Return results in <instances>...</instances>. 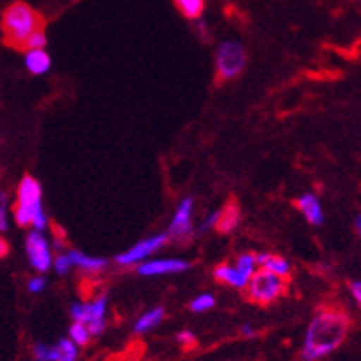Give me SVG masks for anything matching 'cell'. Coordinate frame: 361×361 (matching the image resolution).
<instances>
[{"instance_id": "6da1fadb", "label": "cell", "mask_w": 361, "mask_h": 361, "mask_svg": "<svg viewBox=\"0 0 361 361\" xmlns=\"http://www.w3.org/2000/svg\"><path fill=\"white\" fill-rule=\"evenodd\" d=\"M350 317L339 306H323L315 312L306 330L300 356L305 361H319L341 347L350 332Z\"/></svg>"}, {"instance_id": "7a4b0ae2", "label": "cell", "mask_w": 361, "mask_h": 361, "mask_svg": "<svg viewBox=\"0 0 361 361\" xmlns=\"http://www.w3.org/2000/svg\"><path fill=\"white\" fill-rule=\"evenodd\" d=\"M44 23L41 15L26 2H13L2 13V32L6 43L15 48H23L30 35L43 30Z\"/></svg>"}, {"instance_id": "3957f363", "label": "cell", "mask_w": 361, "mask_h": 361, "mask_svg": "<svg viewBox=\"0 0 361 361\" xmlns=\"http://www.w3.org/2000/svg\"><path fill=\"white\" fill-rule=\"evenodd\" d=\"M41 185L32 176H24L17 188V203L13 207V219L19 227H30L34 221V216L39 210H43L41 204Z\"/></svg>"}, {"instance_id": "277c9868", "label": "cell", "mask_w": 361, "mask_h": 361, "mask_svg": "<svg viewBox=\"0 0 361 361\" xmlns=\"http://www.w3.org/2000/svg\"><path fill=\"white\" fill-rule=\"evenodd\" d=\"M286 291H288V282L284 281V276L275 275L262 267L260 271H255L249 279L247 299L260 306H267L281 299Z\"/></svg>"}, {"instance_id": "5b68a950", "label": "cell", "mask_w": 361, "mask_h": 361, "mask_svg": "<svg viewBox=\"0 0 361 361\" xmlns=\"http://www.w3.org/2000/svg\"><path fill=\"white\" fill-rule=\"evenodd\" d=\"M247 63V56L245 50L240 43L234 41H227L221 43L216 54V71H218V80L219 81H228L240 76L245 68Z\"/></svg>"}, {"instance_id": "8992f818", "label": "cell", "mask_w": 361, "mask_h": 361, "mask_svg": "<svg viewBox=\"0 0 361 361\" xmlns=\"http://www.w3.org/2000/svg\"><path fill=\"white\" fill-rule=\"evenodd\" d=\"M105 305H107L105 295L90 305H74L71 310L74 323L85 324L90 336H100L105 330Z\"/></svg>"}, {"instance_id": "52a82bcc", "label": "cell", "mask_w": 361, "mask_h": 361, "mask_svg": "<svg viewBox=\"0 0 361 361\" xmlns=\"http://www.w3.org/2000/svg\"><path fill=\"white\" fill-rule=\"evenodd\" d=\"M26 255L32 267L37 271H47L52 264V255L48 247V240L41 234V231H32L26 236Z\"/></svg>"}, {"instance_id": "ba28073f", "label": "cell", "mask_w": 361, "mask_h": 361, "mask_svg": "<svg viewBox=\"0 0 361 361\" xmlns=\"http://www.w3.org/2000/svg\"><path fill=\"white\" fill-rule=\"evenodd\" d=\"M168 238H170L168 234H157V236L147 238V240L137 243V245L129 249V251L118 255V257H116V262H118V264H122V266H131V264H137L138 260L146 258L149 252H155L159 247H162V245L168 242Z\"/></svg>"}, {"instance_id": "9c48e42d", "label": "cell", "mask_w": 361, "mask_h": 361, "mask_svg": "<svg viewBox=\"0 0 361 361\" xmlns=\"http://www.w3.org/2000/svg\"><path fill=\"white\" fill-rule=\"evenodd\" d=\"M190 212H192V200L186 197L183 203L179 204V209L176 212V218L171 221L170 234L168 236L176 238V240H186L192 234V224H190Z\"/></svg>"}, {"instance_id": "30bf717a", "label": "cell", "mask_w": 361, "mask_h": 361, "mask_svg": "<svg viewBox=\"0 0 361 361\" xmlns=\"http://www.w3.org/2000/svg\"><path fill=\"white\" fill-rule=\"evenodd\" d=\"M297 209L305 214L306 221L314 227H319V225L324 224V214H323V207L319 203L317 195L315 194H305L300 195L299 200L295 201Z\"/></svg>"}, {"instance_id": "8fae6325", "label": "cell", "mask_w": 361, "mask_h": 361, "mask_svg": "<svg viewBox=\"0 0 361 361\" xmlns=\"http://www.w3.org/2000/svg\"><path fill=\"white\" fill-rule=\"evenodd\" d=\"M190 269V262L186 260H155L147 262L138 267L140 275H164V273H179Z\"/></svg>"}, {"instance_id": "7c38bea8", "label": "cell", "mask_w": 361, "mask_h": 361, "mask_svg": "<svg viewBox=\"0 0 361 361\" xmlns=\"http://www.w3.org/2000/svg\"><path fill=\"white\" fill-rule=\"evenodd\" d=\"M238 221H240V207H238L236 200H231L224 209L219 210L218 221H216V231L219 234L233 233L236 228Z\"/></svg>"}, {"instance_id": "4fadbf2b", "label": "cell", "mask_w": 361, "mask_h": 361, "mask_svg": "<svg viewBox=\"0 0 361 361\" xmlns=\"http://www.w3.org/2000/svg\"><path fill=\"white\" fill-rule=\"evenodd\" d=\"M257 262L260 264L264 269L271 271L279 276H290V262L286 260L284 257H279V255H267V252H262L257 255Z\"/></svg>"}, {"instance_id": "5bb4252c", "label": "cell", "mask_w": 361, "mask_h": 361, "mask_svg": "<svg viewBox=\"0 0 361 361\" xmlns=\"http://www.w3.org/2000/svg\"><path fill=\"white\" fill-rule=\"evenodd\" d=\"M216 281L225 282V284H231L234 288H245L249 282V279L243 273L236 269V267H231L228 264H219L214 269Z\"/></svg>"}, {"instance_id": "9a60e30c", "label": "cell", "mask_w": 361, "mask_h": 361, "mask_svg": "<svg viewBox=\"0 0 361 361\" xmlns=\"http://www.w3.org/2000/svg\"><path fill=\"white\" fill-rule=\"evenodd\" d=\"M50 63H52V59L44 50H30L24 57V65L35 76H41V74L50 71Z\"/></svg>"}, {"instance_id": "2e32d148", "label": "cell", "mask_w": 361, "mask_h": 361, "mask_svg": "<svg viewBox=\"0 0 361 361\" xmlns=\"http://www.w3.org/2000/svg\"><path fill=\"white\" fill-rule=\"evenodd\" d=\"M71 258L72 264H76V266L83 267L87 271H100L107 266V260L104 258H94V257H89L85 252H80V251H71L67 255Z\"/></svg>"}, {"instance_id": "e0dca14e", "label": "cell", "mask_w": 361, "mask_h": 361, "mask_svg": "<svg viewBox=\"0 0 361 361\" xmlns=\"http://www.w3.org/2000/svg\"><path fill=\"white\" fill-rule=\"evenodd\" d=\"M162 319H164V310L162 308L149 310L147 314H144L142 317L138 319L137 323H135V332L137 334L149 332V330H153V328L161 324Z\"/></svg>"}, {"instance_id": "ac0fdd59", "label": "cell", "mask_w": 361, "mask_h": 361, "mask_svg": "<svg viewBox=\"0 0 361 361\" xmlns=\"http://www.w3.org/2000/svg\"><path fill=\"white\" fill-rule=\"evenodd\" d=\"M78 347L71 339H59L52 347V361H76Z\"/></svg>"}, {"instance_id": "d6986e66", "label": "cell", "mask_w": 361, "mask_h": 361, "mask_svg": "<svg viewBox=\"0 0 361 361\" xmlns=\"http://www.w3.org/2000/svg\"><path fill=\"white\" fill-rule=\"evenodd\" d=\"M176 6L177 10L190 20L201 19L204 11V0H176Z\"/></svg>"}, {"instance_id": "ffe728a7", "label": "cell", "mask_w": 361, "mask_h": 361, "mask_svg": "<svg viewBox=\"0 0 361 361\" xmlns=\"http://www.w3.org/2000/svg\"><path fill=\"white\" fill-rule=\"evenodd\" d=\"M68 334H71V341L74 343L76 347H85L87 343L90 341V334L89 330H87L85 324L74 323L71 326V330H68Z\"/></svg>"}, {"instance_id": "44dd1931", "label": "cell", "mask_w": 361, "mask_h": 361, "mask_svg": "<svg viewBox=\"0 0 361 361\" xmlns=\"http://www.w3.org/2000/svg\"><path fill=\"white\" fill-rule=\"evenodd\" d=\"M255 262H257L255 255H251V252H245V255H242V257H238L236 269L240 271V273H243V275L247 276V279H251V275L255 273Z\"/></svg>"}, {"instance_id": "7402d4cb", "label": "cell", "mask_w": 361, "mask_h": 361, "mask_svg": "<svg viewBox=\"0 0 361 361\" xmlns=\"http://www.w3.org/2000/svg\"><path fill=\"white\" fill-rule=\"evenodd\" d=\"M47 47V35H44V30H37L35 34L30 35V39L24 44V50H43Z\"/></svg>"}, {"instance_id": "603a6c76", "label": "cell", "mask_w": 361, "mask_h": 361, "mask_svg": "<svg viewBox=\"0 0 361 361\" xmlns=\"http://www.w3.org/2000/svg\"><path fill=\"white\" fill-rule=\"evenodd\" d=\"M216 305V300L212 295H200L197 299L192 300V305H190V310L192 312H197V314H201V312H207V310H210L212 306Z\"/></svg>"}, {"instance_id": "cb8c5ba5", "label": "cell", "mask_w": 361, "mask_h": 361, "mask_svg": "<svg viewBox=\"0 0 361 361\" xmlns=\"http://www.w3.org/2000/svg\"><path fill=\"white\" fill-rule=\"evenodd\" d=\"M32 354H34L35 361H52V347L44 345V343H35Z\"/></svg>"}, {"instance_id": "d4e9b609", "label": "cell", "mask_w": 361, "mask_h": 361, "mask_svg": "<svg viewBox=\"0 0 361 361\" xmlns=\"http://www.w3.org/2000/svg\"><path fill=\"white\" fill-rule=\"evenodd\" d=\"M8 228V197L4 192H0V231Z\"/></svg>"}, {"instance_id": "484cf974", "label": "cell", "mask_w": 361, "mask_h": 361, "mask_svg": "<svg viewBox=\"0 0 361 361\" xmlns=\"http://www.w3.org/2000/svg\"><path fill=\"white\" fill-rule=\"evenodd\" d=\"M71 266H72V262H71V258L67 257V255H61V257H57L56 271L59 273V275H65V273H68Z\"/></svg>"}, {"instance_id": "4316f807", "label": "cell", "mask_w": 361, "mask_h": 361, "mask_svg": "<svg viewBox=\"0 0 361 361\" xmlns=\"http://www.w3.org/2000/svg\"><path fill=\"white\" fill-rule=\"evenodd\" d=\"M177 339H179L180 345H185L186 348L190 347H195V343H197V339H195V336L192 332H188V330H185V332H180L179 336H177Z\"/></svg>"}, {"instance_id": "83f0119b", "label": "cell", "mask_w": 361, "mask_h": 361, "mask_svg": "<svg viewBox=\"0 0 361 361\" xmlns=\"http://www.w3.org/2000/svg\"><path fill=\"white\" fill-rule=\"evenodd\" d=\"M44 279L43 276H34V279H30L28 282V290L32 291V293H39V291L44 290Z\"/></svg>"}, {"instance_id": "f1b7e54d", "label": "cell", "mask_w": 361, "mask_h": 361, "mask_svg": "<svg viewBox=\"0 0 361 361\" xmlns=\"http://www.w3.org/2000/svg\"><path fill=\"white\" fill-rule=\"evenodd\" d=\"M348 288H350V293H352V297H354V300H356L357 306L361 308V281L350 282V286H348Z\"/></svg>"}, {"instance_id": "f546056e", "label": "cell", "mask_w": 361, "mask_h": 361, "mask_svg": "<svg viewBox=\"0 0 361 361\" xmlns=\"http://www.w3.org/2000/svg\"><path fill=\"white\" fill-rule=\"evenodd\" d=\"M8 252H10V243L6 242L4 238L0 236V258L8 257Z\"/></svg>"}, {"instance_id": "4dcf8cb0", "label": "cell", "mask_w": 361, "mask_h": 361, "mask_svg": "<svg viewBox=\"0 0 361 361\" xmlns=\"http://www.w3.org/2000/svg\"><path fill=\"white\" fill-rule=\"evenodd\" d=\"M242 334H243V336H245V338H252V336H255V334H257V332H255V330H252V328L249 326V324H245V326L242 328Z\"/></svg>"}, {"instance_id": "1f68e13d", "label": "cell", "mask_w": 361, "mask_h": 361, "mask_svg": "<svg viewBox=\"0 0 361 361\" xmlns=\"http://www.w3.org/2000/svg\"><path fill=\"white\" fill-rule=\"evenodd\" d=\"M354 225H356V233H357V236L361 238V216H357L356 221H354Z\"/></svg>"}]
</instances>
